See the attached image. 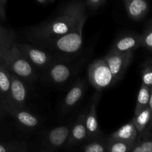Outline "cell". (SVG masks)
Wrapping results in <instances>:
<instances>
[{
    "mask_svg": "<svg viewBox=\"0 0 152 152\" xmlns=\"http://www.w3.org/2000/svg\"><path fill=\"white\" fill-rule=\"evenodd\" d=\"M86 19V4L81 0H74L67 4L55 18L31 28L28 37L40 45L68 34Z\"/></svg>",
    "mask_w": 152,
    "mask_h": 152,
    "instance_id": "6da1fadb",
    "label": "cell"
},
{
    "mask_svg": "<svg viewBox=\"0 0 152 152\" xmlns=\"http://www.w3.org/2000/svg\"><path fill=\"white\" fill-rule=\"evenodd\" d=\"M83 20L73 31L61 37L42 43V46L51 51L65 56L78 53L83 45V27L86 22Z\"/></svg>",
    "mask_w": 152,
    "mask_h": 152,
    "instance_id": "7a4b0ae2",
    "label": "cell"
},
{
    "mask_svg": "<svg viewBox=\"0 0 152 152\" xmlns=\"http://www.w3.org/2000/svg\"><path fill=\"white\" fill-rule=\"evenodd\" d=\"M0 64L11 74L27 81L34 80L37 77L35 67L21 53L16 42L7 51Z\"/></svg>",
    "mask_w": 152,
    "mask_h": 152,
    "instance_id": "3957f363",
    "label": "cell"
},
{
    "mask_svg": "<svg viewBox=\"0 0 152 152\" xmlns=\"http://www.w3.org/2000/svg\"><path fill=\"white\" fill-rule=\"evenodd\" d=\"M88 79L91 85L99 92L115 84L112 74L103 58L96 59L89 65Z\"/></svg>",
    "mask_w": 152,
    "mask_h": 152,
    "instance_id": "277c9868",
    "label": "cell"
},
{
    "mask_svg": "<svg viewBox=\"0 0 152 152\" xmlns=\"http://www.w3.org/2000/svg\"><path fill=\"white\" fill-rule=\"evenodd\" d=\"M72 125H64L50 129L44 134L42 141V152H56L66 146Z\"/></svg>",
    "mask_w": 152,
    "mask_h": 152,
    "instance_id": "5b68a950",
    "label": "cell"
},
{
    "mask_svg": "<svg viewBox=\"0 0 152 152\" xmlns=\"http://www.w3.org/2000/svg\"><path fill=\"white\" fill-rule=\"evenodd\" d=\"M133 52L117 53L111 50L103 57L112 74L115 84L123 78L126 70L133 60Z\"/></svg>",
    "mask_w": 152,
    "mask_h": 152,
    "instance_id": "8992f818",
    "label": "cell"
},
{
    "mask_svg": "<svg viewBox=\"0 0 152 152\" xmlns=\"http://www.w3.org/2000/svg\"><path fill=\"white\" fill-rule=\"evenodd\" d=\"M16 45L21 53L34 65L39 68L45 69L53 61L51 56L48 52L26 43L16 42Z\"/></svg>",
    "mask_w": 152,
    "mask_h": 152,
    "instance_id": "52a82bcc",
    "label": "cell"
},
{
    "mask_svg": "<svg viewBox=\"0 0 152 152\" xmlns=\"http://www.w3.org/2000/svg\"><path fill=\"white\" fill-rule=\"evenodd\" d=\"M73 67L66 62H52L47 68L45 72L47 78L53 84L65 83L73 74Z\"/></svg>",
    "mask_w": 152,
    "mask_h": 152,
    "instance_id": "ba28073f",
    "label": "cell"
},
{
    "mask_svg": "<svg viewBox=\"0 0 152 152\" xmlns=\"http://www.w3.org/2000/svg\"><path fill=\"white\" fill-rule=\"evenodd\" d=\"M0 106L4 112L14 117L21 126L26 129H36L40 124V120H39L38 117L25 110V108H18L13 105H5V104H1Z\"/></svg>",
    "mask_w": 152,
    "mask_h": 152,
    "instance_id": "9c48e42d",
    "label": "cell"
},
{
    "mask_svg": "<svg viewBox=\"0 0 152 152\" xmlns=\"http://www.w3.org/2000/svg\"><path fill=\"white\" fill-rule=\"evenodd\" d=\"M100 95V92L98 91H96V93L93 95L91 100L88 113L86 114V125L88 140L96 139V138L102 137V133L99 129L97 114H96V107L99 103Z\"/></svg>",
    "mask_w": 152,
    "mask_h": 152,
    "instance_id": "30bf717a",
    "label": "cell"
},
{
    "mask_svg": "<svg viewBox=\"0 0 152 152\" xmlns=\"http://www.w3.org/2000/svg\"><path fill=\"white\" fill-rule=\"evenodd\" d=\"M21 78L11 74V83H10V96L9 101L5 105H13L18 108H25V102L28 98V91L25 83Z\"/></svg>",
    "mask_w": 152,
    "mask_h": 152,
    "instance_id": "8fae6325",
    "label": "cell"
},
{
    "mask_svg": "<svg viewBox=\"0 0 152 152\" xmlns=\"http://www.w3.org/2000/svg\"><path fill=\"white\" fill-rule=\"evenodd\" d=\"M86 113L80 114L75 123L71 126L70 136L66 144V146L68 148L81 145L88 140L86 125Z\"/></svg>",
    "mask_w": 152,
    "mask_h": 152,
    "instance_id": "7c38bea8",
    "label": "cell"
},
{
    "mask_svg": "<svg viewBox=\"0 0 152 152\" xmlns=\"http://www.w3.org/2000/svg\"><path fill=\"white\" fill-rule=\"evenodd\" d=\"M142 47V35L137 34H125L118 39L111 48V51L130 53Z\"/></svg>",
    "mask_w": 152,
    "mask_h": 152,
    "instance_id": "4fadbf2b",
    "label": "cell"
},
{
    "mask_svg": "<svg viewBox=\"0 0 152 152\" xmlns=\"http://www.w3.org/2000/svg\"><path fill=\"white\" fill-rule=\"evenodd\" d=\"M86 89V84L84 80H78L71 88L68 91L62 103V111L68 112L77 105L81 100Z\"/></svg>",
    "mask_w": 152,
    "mask_h": 152,
    "instance_id": "5bb4252c",
    "label": "cell"
},
{
    "mask_svg": "<svg viewBox=\"0 0 152 152\" xmlns=\"http://www.w3.org/2000/svg\"><path fill=\"white\" fill-rule=\"evenodd\" d=\"M126 12L130 19L140 21L145 18L149 10L148 0H123Z\"/></svg>",
    "mask_w": 152,
    "mask_h": 152,
    "instance_id": "9a60e30c",
    "label": "cell"
},
{
    "mask_svg": "<svg viewBox=\"0 0 152 152\" xmlns=\"http://www.w3.org/2000/svg\"><path fill=\"white\" fill-rule=\"evenodd\" d=\"M108 137L125 142H135L138 138V133L134 123L131 121L113 132Z\"/></svg>",
    "mask_w": 152,
    "mask_h": 152,
    "instance_id": "2e32d148",
    "label": "cell"
},
{
    "mask_svg": "<svg viewBox=\"0 0 152 152\" xmlns=\"http://www.w3.org/2000/svg\"><path fill=\"white\" fill-rule=\"evenodd\" d=\"M151 120V114L148 106L142 110L139 114L134 116L132 121L137 131L138 137L148 133Z\"/></svg>",
    "mask_w": 152,
    "mask_h": 152,
    "instance_id": "e0dca14e",
    "label": "cell"
},
{
    "mask_svg": "<svg viewBox=\"0 0 152 152\" xmlns=\"http://www.w3.org/2000/svg\"><path fill=\"white\" fill-rule=\"evenodd\" d=\"M11 73L0 64V103H7L10 96Z\"/></svg>",
    "mask_w": 152,
    "mask_h": 152,
    "instance_id": "ac0fdd59",
    "label": "cell"
},
{
    "mask_svg": "<svg viewBox=\"0 0 152 152\" xmlns=\"http://www.w3.org/2000/svg\"><path fill=\"white\" fill-rule=\"evenodd\" d=\"M16 42V35L11 30L0 26V62Z\"/></svg>",
    "mask_w": 152,
    "mask_h": 152,
    "instance_id": "d6986e66",
    "label": "cell"
},
{
    "mask_svg": "<svg viewBox=\"0 0 152 152\" xmlns=\"http://www.w3.org/2000/svg\"><path fill=\"white\" fill-rule=\"evenodd\" d=\"M82 152H108L107 138L102 137L93 140H88L83 144Z\"/></svg>",
    "mask_w": 152,
    "mask_h": 152,
    "instance_id": "ffe728a7",
    "label": "cell"
},
{
    "mask_svg": "<svg viewBox=\"0 0 152 152\" xmlns=\"http://www.w3.org/2000/svg\"><path fill=\"white\" fill-rule=\"evenodd\" d=\"M151 89L148 88V86L142 84L140 88L139 92L137 98V103L135 106L134 115L139 114L142 110L148 106L149 103L150 96H151Z\"/></svg>",
    "mask_w": 152,
    "mask_h": 152,
    "instance_id": "44dd1931",
    "label": "cell"
},
{
    "mask_svg": "<svg viewBox=\"0 0 152 152\" xmlns=\"http://www.w3.org/2000/svg\"><path fill=\"white\" fill-rule=\"evenodd\" d=\"M129 152H152V133L138 137L133 148Z\"/></svg>",
    "mask_w": 152,
    "mask_h": 152,
    "instance_id": "7402d4cb",
    "label": "cell"
},
{
    "mask_svg": "<svg viewBox=\"0 0 152 152\" xmlns=\"http://www.w3.org/2000/svg\"><path fill=\"white\" fill-rule=\"evenodd\" d=\"M135 142H125V141L108 137L107 138V149H108V152H129L133 148Z\"/></svg>",
    "mask_w": 152,
    "mask_h": 152,
    "instance_id": "603a6c76",
    "label": "cell"
},
{
    "mask_svg": "<svg viewBox=\"0 0 152 152\" xmlns=\"http://www.w3.org/2000/svg\"><path fill=\"white\" fill-rule=\"evenodd\" d=\"M28 148L25 142L13 141L0 142V152H28Z\"/></svg>",
    "mask_w": 152,
    "mask_h": 152,
    "instance_id": "cb8c5ba5",
    "label": "cell"
},
{
    "mask_svg": "<svg viewBox=\"0 0 152 152\" xmlns=\"http://www.w3.org/2000/svg\"><path fill=\"white\" fill-rule=\"evenodd\" d=\"M142 84L152 89V59L145 61L142 68Z\"/></svg>",
    "mask_w": 152,
    "mask_h": 152,
    "instance_id": "d4e9b609",
    "label": "cell"
},
{
    "mask_svg": "<svg viewBox=\"0 0 152 152\" xmlns=\"http://www.w3.org/2000/svg\"><path fill=\"white\" fill-rule=\"evenodd\" d=\"M142 47L152 52V23L142 34Z\"/></svg>",
    "mask_w": 152,
    "mask_h": 152,
    "instance_id": "484cf974",
    "label": "cell"
},
{
    "mask_svg": "<svg viewBox=\"0 0 152 152\" xmlns=\"http://www.w3.org/2000/svg\"><path fill=\"white\" fill-rule=\"evenodd\" d=\"M86 4L92 10H96L102 4H104V1L103 0H86Z\"/></svg>",
    "mask_w": 152,
    "mask_h": 152,
    "instance_id": "4316f807",
    "label": "cell"
},
{
    "mask_svg": "<svg viewBox=\"0 0 152 152\" xmlns=\"http://www.w3.org/2000/svg\"><path fill=\"white\" fill-rule=\"evenodd\" d=\"M7 0H0V19L4 21L6 19L5 6Z\"/></svg>",
    "mask_w": 152,
    "mask_h": 152,
    "instance_id": "83f0119b",
    "label": "cell"
},
{
    "mask_svg": "<svg viewBox=\"0 0 152 152\" xmlns=\"http://www.w3.org/2000/svg\"><path fill=\"white\" fill-rule=\"evenodd\" d=\"M148 108H149L150 111H151V123H150L149 128H148V133H152V89H151V96H150L149 103H148Z\"/></svg>",
    "mask_w": 152,
    "mask_h": 152,
    "instance_id": "f1b7e54d",
    "label": "cell"
},
{
    "mask_svg": "<svg viewBox=\"0 0 152 152\" xmlns=\"http://www.w3.org/2000/svg\"><path fill=\"white\" fill-rule=\"evenodd\" d=\"M37 1L40 4H46V3L53 1V0H37Z\"/></svg>",
    "mask_w": 152,
    "mask_h": 152,
    "instance_id": "f546056e",
    "label": "cell"
},
{
    "mask_svg": "<svg viewBox=\"0 0 152 152\" xmlns=\"http://www.w3.org/2000/svg\"><path fill=\"white\" fill-rule=\"evenodd\" d=\"M3 115H4V111H3L2 108L0 106V119L3 117Z\"/></svg>",
    "mask_w": 152,
    "mask_h": 152,
    "instance_id": "4dcf8cb0",
    "label": "cell"
},
{
    "mask_svg": "<svg viewBox=\"0 0 152 152\" xmlns=\"http://www.w3.org/2000/svg\"><path fill=\"white\" fill-rule=\"evenodd\" d=\"M103 1H104V2H105V0H103Z\"/></svg>",
    "mask_w": 152,
    "mask_h": 152,
    "instance_id": "1f68e13d",
    "label": "cell"
},
{
    "mask_svg": "<svg viewBox=\"0 0 152 152\" xmlns=\"http://www.w3.org/2000/svg\"><path fill=\"white\" fill-rule=\"evenodd\" d=\"M0 26H1V25H0Z\"/></svg>",
    "mask_w": 152,
    "mask_h": 152,
    "instance_id": "d6a6232c",
    "label": "cell"
}]
</instances>
